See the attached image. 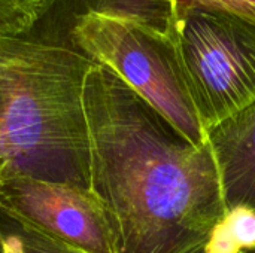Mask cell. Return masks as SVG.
Here are the masks:
<instances>
[{"label": "cell", "instance_id": "1", "mask_svg": "<svg viewBox=\"0 0 255 253\" xmlns=\"http://www.w3.org/2000/svg\"><path fill=\"white\" fill-rule=\"evenodd\" d=\"M91 192L117 253H202L226 216L209 143L194 145L105 66L85 79Z\"/></svg>", "mask_w": 255, "mask_h": 253}, {"label": "cell", "instance_id": "2", "mask_svg": "<svg viewBox=\"0 0 255 253\" xmlns=\"http://www.w3.org/2000/svg\"><path fill=\"white\" fill-rule=\"evenodd\" d=\"M94 64L61 34H0L3 176L91 191L84 86Z\"/></svg>", "mask_w": 255, "mask_h": 253}, {"label": "cell", "instance_id": "3", "mask_svg": "<svg viewBox=\"0 0 255 253\" xmlns=\"http://www.w3.org/2000/svg\"><path fill=\"white\" fill-rule=\"evenodd\" d=\"M46 30L66 36L96 64L112 70L191 143H208L175 37L99 15Z\"/></svg>", "mask_w": 255, "mask_h": 253}, {"label": "cell", "instance_id": "4", "mask_svg": "<svg viewBox=\"0 0 255 253\" xmlns=\"http://www.w3.org/2000/svg\"><path fill=\"white\" fill-rule=\"evenodd\" d=\"M175 39L206 133L255 103L254 22L224 10H190L176 19Z\"/></svg>", "mask_w": 255, "mask_h": 253}, {"label": "cell", "instance_id": "5", "mask_svg": "<svg viewBox=\"0 0 255 253\" xmlns=\"http://www.w3.org/2000/svg\"><path fill=\"white\" fill-rule=\"evenodd\" d=\"M0 210L84 253H117L108 215L91 191L25 176L0 180Z\"/></svg>", "mask_w": 255, "mask_h": 253}, {"label": "cell", "instance_id": "6", "mask_svg": "<svg viewBox=\"0 0 255 253\" xmlns=\"http://www.w3.org/2000/svg\"><path fill=\"white\" fill-rule=\"evenodd\" d=\"M227 210H255V103L208 130Z\"/></svg>", "mask_w": 255, "mask_h": 253}, {"label": "cell", "instance_id": "7", "mask_svg": "<svg viewBox=\"0 0 255 253\" xmlns=\"http://www.w3.org/2000/svg\"><path fill=\"white\" fill-rule=\"evenodd\" d=\"M57 7H64V24L76 16L99 15L175 37V0H48L46 12Z\"/></svg>", "mask_w": 255, "mask_h": 253}, {"label": "cell", "instance_id": "8", "mask_svg": "<svg viewBox=\"0 0 255 253\" xmlns=\"http://www.w3.org/2000/svg\"><path fill=\"white\" fill-rule=\"evenodd\" d=\"M0 253H84L0 210Z\"/></svg>", "mask_w": 255, "mask_h": 253}, {"label": "cell", "instance_id": "9", "mask_svg": "<svg viewBox=\"0 0 255 253\" xmlns=\"http://www.w3.org/2000/svg\"><path fill=\"white\" fill-rule=\"evenodd\" d=\"M255 248V210L235 206L212 228L202 253H242Z\"/></svg>", "mask_w": 255, "mask_h": 253}, {"label": "cell", "instance_id": "10", "mask_svg": "<svg viewBox=\"0 0 255 253\" xmlns=\"http://www.w3.org/2000/svg\"><path fill=\"white\" fill-rule=\"evenodd\" d=\"M46 0H0V34L31 31L46 12Z\"/></svg>", "mask_w": 255, "mask_h": 253}, {"label": "cell", "instance_id": "11", "mask_svg": "<svg viewBox=\"0 0 255 253\" xmlns=\"http://www.w3.org/2000/svg\"><path fill=\"white\" fill-rule=\"evenodd\" d=\"M197 9L224 10L255 24V0H175L176 19Z\"/></svg>", "mask_w": 255, "mask_h": 253}, {"label": "cell", "instance_id": "12", "mask_svg": "<svg viewBox=\"0 0 255 253\" xmlns=\"http://www.w3.org/2000/svg\"><path fill=\"white\" fill-rule=\"evenodd\" d=\"M4 167H6V163H4L3 160H0V180H1V176H3Z\"/></svg>", "mask_w": 255, "mask_h": 253}, {"label": "cell", "instance_id": "13", "mask_svg": "<svg viewBox=\"0 0 255 253\" xmlns=\"http://www.w3.org/2000/svg\"><path fill=\"white\" fill-rule=\"evenodd\" d=\"M242 253H255V248L254 249H250V251H245V252H242Z\"/></svg>", "mask_w": 255, "mask_h": 253}, {"label": "cell", "instance_id": "14", "mask_svg": "<svg viewBox=\"0 0 255 253\" xmlns=\"http://www.w3.org/2000/svg\"><path fill=\"white\" fill-rule=\"evenodd\" d=\"M0 113H1V101H0Z\"/></svg>", "mask_w": 255, "mask_h": 253}, {"label": "cell", "instance_id": "15", "mask_svg": "<svg viewBox=\"0 0 255 253\" xmlns=\"http://www.w3.org/2000/svg\"><path fill=\"white\" fill-rule=\"evenodd\" d=\"M46 3H48V0H46ZM46 7H48V6H46Z\"/></svg>", "mask_w": 255, "mask_h": 253}]
</instances>
